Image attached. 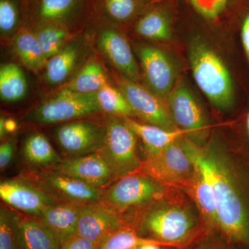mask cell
Here are the masks:
<instances>
[{"label": "cell", "instance_id": "484cf974", "mask_svg": "<svg viewBox=\"0 0 249 249\" xmlns=\"http://www.w3.org/2000/svg\"><path fill=\"white\" fill-rule=\"evenodd\" d=\"M22 249H60L56 236L38 218L21 219Z\"/></svg>", "mask_w": 249, "mask_h": 249}, {"label": "cell", "instance_id": "ba28073f", "mask_svg": "<svg viewBox=\"0 0 249 249\" xmlns=\"http://www.w3.org/2000/svg\"><path fill=\"white\" fill-rule=\"evenodd\" d=\"M163 193V187L153 178L142 175H124L102 193L98 202L119 211L147 204L157 199Z\"/></svg>", "mask_w": 249, "mask_h": 249}, {"label": "cell", "instance_id": "f546056e", "mask_svg": "<svg viewBox=\"0 0 249 249\" xmlns=\"http://www.w3.org/2000/svg\"><path fill=\"white\" fill-rule=\"evenodd\" d=\"M96 93L98 105L102 111L121 117L134 116L132 108L119 88L109 83Z\"/></svg>", "mask_w": 249, "mask_h": 249}, {"label": "cell", "instance_id": "52a82bcc", "mask_svg": "<svg viewBox=\"0 0 249 249\" xmlns=\"http://www.w3.org/2000/svg\"><path fill=\"white\" fill-rule=\"evenodd\" d=\"M93 19V37L98 52L122 76L139 83L142 75L138 62L124 34L115 26Z\"/></svg>", "mask_w": 249, "mask_h": 249}, {"label": "cell", "instance_id": "4fadbf2b", "mask_svg": "<svg viewBox=\"0 0 249 249\" xmlns=\"http://www.w3.org/2000/svg\"><path fill=\"white\" fill-rule=\"evenodd\" d=\"M136 52L148 89L160 99L166 100L177 85L169 57L161 49L148 45H139Z\"/></svg>", "mask_w": 249, "mask_h": 249}, {"label": "cell", "instance_id": "4316f807", "mask_svg": "<svg viewBox=\"0 0 249 249\" xmlns=\"http://www.w3.org/2000/svg\"><path fill=\"white\" fill-rule=\"evenodd\" d=\"M28 82L20 67L6 63L0 68V97L6 103H16L27 96Z\"/></svg>", "mask_w": 249, "mask_h": 249}, {"label": "cell", "instance_id": "44dd1931", "mask_svg": "<svg viewBox=\"0 0 249 249\" xmlns=\"http://www.w3.org/2000/svg\"><path fill=\"white\" fill-rule=\"evenodd\" d=\"M124 124L132 129L138 138L142 139L146 156L156 155L187 135L186 131L181 129L169 130L148 124H142L131 117H122Z\"/></svg>", "mask_w": 249, "mask_h": 249}, {"label": "cell", "instance_id": "3957f363", "mask_svg": "<svg viewBox=\"0 0 249 249\" xmlns=\"http://www.w3.org/2000/svg\"><path fill=\"white\" fill-rule=\"evenodd\" d=\"M22 25L56 24L73 29L92 18L91 0H21Z\"/></svg>", "mask_w": 249, "mask_h": 249}, {"label": "cell", "instance_id": "b9f144b4", "mask_svg": "<svg viewBox=\"0 0 249 249\" xmlns=\"http://www.w3.org/2000/svg\"><path fill=\"white\" fill-rule=\"evenodd\" d=\"M139 248H137V249H138Z\"/></svg>", "mask_w": 249, "mask_h": 249}, {"label": "cell", "instance_id": "ffe728a7", "mask_svg": "<svg viewBox=\"0 0 249 249\" xmlns=\"http://www.w3.org/2000/svg\"><path fill=\"white\" fill-rule=\"evenodd\" d=\"M145 0H91L92 17L118 27L142 14Z\"/></svg>", "mask_w": 249, "mask_h": 249}, {"label": "cell", "instance_id": "603a6c76", "mask_svg": "<svg viewBox=\"0 0 249 249\" xmlns=\"http://www.w3.org/2000/svg\"><path fill=\"white\" fill-rule=\"evenodd\" d=\"M12 47L18 58L29 70L38 71L45 69L48 59L31 28L21 27L14 36Z\"/></svg>", "mask_w": 249, "mask_h": 249}, {"label": "cell", "instance_id": "d6986e66", "mask_svg": "<svg viewBox=\"0 0 249 249\" xmlns=\"http://www.w3.org/2000/svg\"><path fill=\"white\" fill-rule=\"evenodd\" d=\"M80 205L62 202L49 206L38 218L56 236L60 247L76 235Z\"/></svg>", "mask_w": 249, "mask_h": 249}, {"label": "cell", "instance_id": "ab89813d", "mask_svg": "<svg viewBox=\"0 0 249 249\" xmlns=\"http://www.w3.org/2000/svg\"><path fill=\"white\" fill-rule=\"evenodd\" d=\"M246 129H247V134L249 137V111L246 119Z\"/></svg>", "mask_w": 249, "mask_h": 249}, {"label": "cell", "instance_id": "277c9868", "mask_svg": "<svg viewBox=\"0 0 249 249\" xmlns=\"http://www.w3.org/2000/svg\"><path fill=\"white\" fill-rule=\"evenodd\" d=\"M101 111L96 93H80L60 89L53 97L31 109L27 119L35 124H54L76 120Z\"/></svg>", "mask_w": 249, "mask_h": 249}, {"label": "cell", "instance_id": "e575fe53", "mask_svg": "<svg viewBox=\"0 0 249 249\" xmlns=\"http://www.w3.org/2000/svg\"><path fill=\"white\" fill-rule=\"evenodd\" d=\"M99 245L78 235H73L60 249H98Z\"/></svg>", "mask_w": 249, "mask_h": 249}, {"label": "cell", "instance_id": "e0dca14e", "mask_svg": "<svg viewBox=\"0 0 249 249\" xmlns=\"http://www.w3.org/2000/svg\"><path fill=\"white\" fill-rule=\"evenodd\" d=\"M85 36L70 40L59 53L47 60L44 74L47 84L62 86L83 66L80 64L88 51V39Z\"/></svg>", "mask_w": 249, "mask_h": 249}, {"label": "cell", "instance_id": "9c48e42d", "mask_svg": "<svg viewBox=\"0 0 249 249\" xmlns=\"http://www.w3.org/2000/svg\"><path fill=\"white\" fill-rule=\"evenodd\" d=\"M168 111L178 128L197 145L209 134V124L200 105L188 86L179 82L166 98Z\"/></svg>", "mask_w": 249, "mask_h": 249}, {"label": "cell", "instance_id": "5bb4252c", "mask_svg": "<svg viewBox=\"0 0 249 249\" xmlns=\"http://www.w3.org/2000/svg\"><path fill=\"white\" fill-rule=\"evenodd\" d=\"M1 199L11 207L39 218L56 199L36 183L24 178L5 180L0 183Z\"/></svg>", "mask_w": 249, "mask_h": 249}, {"label": "cell", "instance_id": "2e32d148", "mask_svg": "<svg viewBox=\"0 0 249 249\" xmlns=\"http://www.w3.org/2000/svg\"><path fill=\"white\" fill-rule=\"evenodd\" d=\"M122 227L120 216L114 210L99 202L80 206L76 235L100 245Z\"/></svg>", "mask_w": 249, "mask_h": 249}, {"label": "cell", "instance_id": "d590c367", "mask_svg": "<svg viewBox=\"0 0 249 249\" xmlns=\"http://www.w3.org/2000/svg\"><path fill=\"white\" fill-rule=\"evenodd\" d=\"M15 150L14 139H8L0 146V168L4 171L11 163L14 157Z\"/></svg>", "mask_w": 249, "mask_h": 249}, {"label": "cell", "instance_id": "7c38bea8", "mask_svg": "<svg viewBox=\"0 0 249 249\" xmlns=\"http://www.w3.org/2000/svg\"><path fill=\"white\" fill-rule=\"evenodd\" d=\"M117 85L132 108L134 116H138L148 124L164 129H178L160 98L150 89L144 88L138 82L124 76L117 80Z\"/></svg>", "mask_w": 249, "mask_h": 249}, {"label": "cell", "instance_id": "60d3db41", "mask_svg": "<svg viewBox=\"0 0 249 249\" xmlns=\"http://www.w3.org/2000/svg\"><path fill=\"white\" fill-rule=\"evenodd\" d=\"M145 1H149V0H145ZM151 1H152V0H151Z\"/></svg>", "mask_w": 249, "mask_h": 249}, {"label": "cell", "instance_id": "83f0119b", "mask_svg": "<svg viewBox=\"0 0 249 249\" xmlns=\"http://www.w3.org/2000/svg\"><path fill=\"white\" fill-rule=\"evenodd\" d=\"M31 29L48 60L59 53L71 40V29L60 24H42Z\"/></svg>", "mask_w": 249, "mask_h": 249}, {"label": "cell", "instance_id": "d6a6232c", "mask_svg": "<svg viewBox=\"0 0 249 249\" xmlns=\"http://www.w3.org/2000/svg\"><path fill=\"white\" fill-rule=\"evenodd\" d=\"M153 242L159 241L142 238L132 229L122 227L103 241L98 249H134Z\"/></svg>", "mask_w": 249, "mask_h": 249}, {"label": "cell", "instance_id": "30bf717a", "mask_svg": "<svg viewBox=\"0 0 249 249\" xmlns=\"http://www.w3.org/2000/svg\"><path fill=\"white\" fill-rule=\"evenodd\" d=\"M178 140L156 155L147 156L143 166H141L145 175L158 182L181 185L191 183L194 164Z\"/></svg>", "mask_w": 249, "mask_h": 249}, {"label": "cell", "instance_id": "ac0fdd59", "mask_svg": "<svg viewBox=\"0 0 249 249\" xmlns=\"http://www.w3.org/2000/svg\"><path fill=\"white\" fill-rule=\"evenodd\" d=\"M58 173L78 178L84 182L102 188L116 177L99 152L79 157H69L53 168Z\"/></svg>", "mask_w": 249, "mask_h": 249}, {"label": "cell", "instance_id": "d4e9b609", "mask_svg": "<svg viewBox=\"0 0 249 249\" xmlns=\"http://www.w3.org/2000/svg\"><path fill=\"white\" fill-rule=\"evenodd\" d=\"M22 154L27 163L37 167L54 168L62 161L48 139L38 132L28 136L23 143Z\"/></svg>", "mask_w": 249, "mask_h": 249}, {"label": "cell", "instance_id": "7a4b0ae2", "mask_svg": "<svg viewBox=\"0 0 249 249\" xmlns=\"http://www.w3.org/2000/svg\"><path fill=\"white\" fill-rule=\"evenodd\" d=\"M188 58L193 78L214 107L229 109L235 103L231 73L219 55L202 38L192 39Z\"/></svg>", "mask_w": 249, "mask_h": 249}, {"label": "cell", "instance_id": "f35d334b", "mask_svg": "<svg viewBox=\"0 0 249 249\" xmlns=\"http://www.w3.org/2000/svg\"><path fill=\"white\" fill-rule=\"evenodd\" d=\"M160 243V242H150V243L145 244V245L141 246L138 249H160L159 248L158 244Z\"/></svg>", "mask_w": 249, "mask_h": 249}, {"label": "cell", "instance_id": "8d00e7d4", "mask_svg": "<svg viewBox=\"0 0 249 249\" xmlns=\"http://www.w3.org/2000/svg\"><path fill=\"white\" fill-rule=\"evenodd\" d=\"M241 40L249 65V11L242 19L241 25Z\"/></svg>", "mask_w": 249, "mask_h": 249}, {"label": "cell", "instance_id": "1f68e13d", "mask_svg": "<svg viewBox=\"0 0 249 249\" xmlns=\"http://www.w3.org/2000/svg\"><path fill=\"white\" fill-rule=\"evenodd\" d=\"M22 26L21 0H0L1 37H14Z\"/></svg>", "mask_w": 249, "mask_h": 249}, {"label": "cell", "instance_id": "cb8c5ba5", "mask_svg": "<svg viewBox=\"0 0 249 249\" xmlns=\"http://www.w3.org/2000/svg\"><path fill=\"white\" fill-rule=\"evenodd\" d=\"M134 31L137 35L147 40L166 41L172 37V28L169 16L160 7L142 13L134 24Z\"/></svg>", "mask_w": 249, "mask_h": 249}, {"label": "cell", "instance_id": "4dcf8cb0", "mask_svg": "<svg viewBox=\"0 0 249 249\" xmlns=\"http://www.w3.org/2000/svg\"><path fill=\"white\" fill-rule=\"evenodd\" d=\"M21 218L4 206L0 211V249H22Z\"/></svg>", "mask_w": 249, "mask_h": 249}, {"label": "cell", "instance_id": "f1b7e54d", "mask_svg": "<svg viewBox=\"0 0 249 249\" xmlns=\"http://www.w3.org/2000/svg\"><path fill=\"white\" fill-rule=\"evenodd\" d=\"M195 173L191 183L193 195L204 217L217 225V206L213 188L200 169L195 165Z\"/></svg>", "mask_w": 249, "mask_h": 249}, {"label": "cell", "instance_id": "7402d4cb", "mask_svg": "<svg viewBox=\"0 0 249 249\" xmlns=\"http://www.w3.org/2000/svg\"><path fill=\"white\" fill-rule=\"evenodd\" d=\"M109 77L106 68L97 60L91 59L85 62L71 79L61 86L80 93H96L109 84Z\"/></svg>", "mask_w": 249, "mask_h": 249}, {"label": "cell", "instance_id": "9a60e30c", "mask_svg": "<svg viewBox=\"0 0 249 249\" xmlns=\"http://www.w3.org/2000/svg\"><path fill=\"white\" fill-rule=\"evenodd\" d=\"M37 184L54 199L77 205L98 203L101 198V188L58 173L53 170L42 172L38 175Z\"/></svg>", "mask_w": 249, "mask_h": 249}, {"label": "cell", "instance_id": "8992f818", "mask_svg": "<svg viewBox=\"0 0 249 249\" xmlns=\"http://www.w3.org/2000/svg\"><path fill=\"white\" fill-rule=\"evenodd\" d=\"M106 141L98 152L104 157L115 176L133 173L142 166L137 155V136L124 121L111 118L106 124Z\"/></svg>", "mask_w": 249, "mask_h": 249}, {"label": "cell", "instance_id": "836d02e7", "mask_svg": "<svg viewBox=\"0 0 249 249\" xmlns=\"http://www.w3.org/2000/svg\"><path fill=\"white\" fill-rule=\"evenodd\" d=\"M198 14L208 19L219 17L227 7L229 0H188Z\"/></svg>", "mask_w": 249, "mask_h": 249}, {"label": "cell", "instance_id": "74e56055", "mask_svg": "<svg viewBox=\"0 0 249 249\" xmlns=\"http://www.w3.org/2000/svg\"><path fill=\"white\" fill-rule=\"evenodd\" d=\"M18 128V123L13 119H6L1 116L0 119V136L1 139L9 133H14Z\"/></svg>", "mask_w": 249, "mask_h": 249}, {"label": "cell", "instance_id": "8fae6325", "mask_svg": "<svg viewBox=\"0 0 249 249\" xmlns=\"http://www.w3.org/2000/svg\"><path fill=\"white\" fill-rule=\"evenodd\" d=\"M107 127L87 120L71 121L59 126L54 137L62 151L71 157L96 153L102 150Z\"/></svg>", "mask_w": 249, "mask_h": 249}, {"label": "cell", "instance_id": "6da1fadb", "mask_svg": "<svg viewBox=\"0 0 249 249\" xmlns=\"http://www.w3.org/2000/svg\"><path fill=\"white\" fill-rule=\"evenodd\" d=\"M178 142L213 188L217 226L232 242L249 245V196L225 156L214 144L201 148L187 139Z\"/></svg>", "mask_w": 249, "mask_h": 249}, {"label": "cell", "instance_id": "5b68a950", "mask_svg": "<svg viewBox=\"0 0 249 249\" xmlns=\"http://www.w3.org/2000/svg\"><path fill=\"white\" fill-rule=\"evenodd\" d=\"M196 226L191 211L179 205L160 204L149 210L142 229L160 243H178L191 235Z\"/></svg>", "mask_w": 249, "mask_h": 249}]
</instances>
